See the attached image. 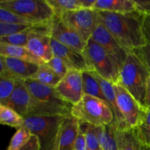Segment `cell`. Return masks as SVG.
<instances>
[{
	"mask_svg": "<svg viewBox=\"0 0 150 150\" xmlns=\"http://www.w3.org/2000/svg\"><path fill=\"white\" fill-rule=\"evenodd\" d=\"M136 11L143 16L150 15V0H134Z\"/></svg>",
	"mask_w": 150,
	"mask_h": 150,
	"instance_id": "36",
	"label": "cell"
},
{
	"mask_svg": "<svg viewBox=\"0 0 150 150\" xmlns=\"http://www.w3.org/2000/svg\"><path fill=\"white\" fill-rule=\"evenodd\" d=\"M18 150H40V142L36 135H32L29 142Z\"/></svg>",
	"mask_w": 150,
	"mask_h": 150,
	"instance_id": "39",
	"label": "cell"
},
{
	"mask_svg": "<svg viewBox=\"0 0 150 150\" xmlns=\"http://www.w3.org/2000/svg\"><path fill=\"white\" fill-rule=\"evenodd\" d=\"M62 21L77 32L86 42L92 37L100 22L97 10L80 9L64 13L59 16Z\"/></svg>",
	"mask_w": 150,
	"mask_h": 150,
	"instance_id": "9",
	"label": "cell"
},
{
	"mask_svg": "<svg viewBox=\"0 0 150 150\" xmlns=\"http://www.w3.org/2000/svg\"><path fill=\"white\" fill-rule=\"evenodd\" d=\"M147 150H150V149H147Z\"/></svg>",
	"mask_w": 150,
	"mask_h": 150,
	"instance_id": "42",
	"label": "cell"
},
{
	"mask_svg": "<svg viewBox=\"0 0 150 150\" xmlns=\"http://www.w3.org/2000/svg\"><path fill=\"white\" fill-rule=\"evenodd\" d=\"M95 132L103 150H118L117 127L114 122L108 125L95 126Z\"/></svg>",
	"mask_w": 150,
	"mask_h": 150,
	"instance_id": "21",
	"label": "cell"
},
{
	"mask_svg": "<svg viewBox=\"0 0 150 150\" xmlns=\"http://www.w3.org/2000/svg\"><path fill=\"white\" fill-rule=\"evenodd\" d=\"M50 35L51 38L80 53L83 52L87 42L57 16L51 23Z\"/></svg>",
	"mask_w": 150,
	"mask_h": 150,
	"instance_id": "13",
	"label": "cell"
},
{
	"mask_svg": "<svg viewBox=\"0 0 150 150\" xmlns=\"http://www.w3.org/2000/svg\"><path fill=\"white\" fill-rule=\"evenodd\" d=\"M51 45L54 55L62 59L70 70L76 69L81 71H89L86 59L82 53L60 43L54 38H51Z\"/></svg>",
	"mask_w": 150,
	"mask_h": 150,
	"instance_id": "15",
	"label": "cell"
},
{
	"mask_svg": "<svg viewBox=\"0 0 150 150\" xmlns=\"http://www.w3.org/2000/svg\"><path fill=\"white\" fill-rule=\"evenodd\" d=\"M45 64L62 79L67 75L69 70H70L67 63L62 59L54 55L51 59V60Z\"/></svg>",
	"mask_w": 150,
	"mask_h": 150,
	"instance_id": "32",
	"label": "cell"
},
{
	"mask_svg": "<svg viewBox=\"0 0 150 150\" xmlns=\"http://www.w3.org/2000/svg\"><path fill=\"white\" fill-rule=\"evenodd\" d=\"M33 24L31 23H0V38L14 35L29 29Z\"/></svg>",
	"mask_w": 150,
	"mask_h": 150,
	"instance_id": "33",
	"label": "cell"
},
{
	"mask_svg": "<svg viewBox=\"0 0 150 150\" xmlns=\"http://www.w3.org/2000/svg\"><path fill=\"white\" fill-rule=\"evenodd\" d=\"M86 59L89 71L95 72L113 84L118 83L120 70L105 49L90 39L82 52Z\"/></svg>",
	"mask_w": 150,
	"mask_h": 150,
	"instance_id": "7",
	"label": "cell"
},
{
	"mask_svg": "<svg viewBox=\"0 0 150 150\" xmlns=\"http://www.w3.org/2000/svg\"><path fill=\"white\" fill-rule=\"evenodd\" d=\"M118 150H147L139 139L136 128L117 130Z\"/></svg>",
	"mask_w": 150,
	"mask_h": 150,
	"instance_id": "20",
	"label": "cell"
},
{
	"mask_svg": "<svg viewBox=\"0 0 150 150\" xmlns=\"http://www.w3.org/2000/svg\"><path fill=\"white\" fill-rule=\"evenodd\" d=\"M82 72L76 69L70 70L54 88L59 96L72 105L79 103L84 95Z\"/></svg>",
	"mask_w": 150,
	"mask_h": 150,
	"instance_id": "11",
	"label": "cell"
},
{
	"mask_svg": "<svg viewBox=\"0 0 150 150\" xmlns=\"http://www.w3.org/2000/svg\"><path fill=\"white\" fill-rule=\"evenodd\" d=\"M119 108L129 129L136 128L145 118L147 107L142 105L119 83L113 84Z\"/></svg>",
	"mask_w": 150,
	"mask_h": 150,
	"instance_id": "8",
	"label": "cell"
},
{
	"mask_svg": "<svg viewBox=\"0 0 150 150\" xmlns=\"http://www.w3.org/2000/svg\"><path fill=\"white\" fill-rule=\"evenodd\" d=\"M32 133L24 126L17 129L10 140L7 150H18L26 144L32 138Z\"/></svg>",
	"mask_w": 150,
	"mask_h": 150,
	"instance_id": "27",
	"label": "cell"
},
{
	"mask_svg": "<svg viewBox=\"0 0 150 150\" xmlns=\"http://www.w3.org/2000/svg\"><path fill=\"white\" fill-rule=\"evenodd\" d=\"M66 117L31 116L24 118L23 126L38 136L40 150H55L60 127Z\"/></svg>",
	"mask_w": 150,
	"mask_h": 150,
	"instance_id": "6",
	"label": "cell"
},
{
	"mask_svg": "<svg viewBox=\"0 0 150 150\" xmlns=\"http://www.w3.org/2000/svg\"><path fill=\"white\" fill-rule=\"evenodd\" d=\"M133 51L144 63L150 75V45H146L140 48L133 50Z\"/></svg>",
	"mask_w": 150,
	"mask_h": 150,
	"instance_id": "35",
	"label": "cell"
},
{
	"mask_svg": "<svg viewBox=\"0 0 150 150\" xmlns=\"http://www.w3.org/2000/svg\"><path fill=\"white\" fill-rule=\"evenodd\" d=\"M0 23H30L28 21L22 18L21 16L1 7H0Z\"/></svg>",
	"mask_w": 150,
	"mask_h": 150,
	"instance_id": "34",
	"label": "cell"
},
{
	"mask_svg": "<svg viewBox=\"0 0 150 150\" xmlns=\"http://www.w3.org/2000/svg\"><path fill=\"white\" fill-rule=\"evenodd\" d=\"M23 82L32 96V108L28 117L71 116L73 105L60 98L54 88L32 79Z\"/></svg>",
	"mask_w": 150,
	"mask_h": 150,
	"instance_id": "2",
	"label": "cell"
},
{
	"mask_svg": "<svg viewBox=\"0 0 150 150\" xmlns=\"http://www.w3.org/2000/svg\"><path fill=\"white\" fill-rule=\"evenodd\" d=\"M54 12L55 16L59 17L62 14L69 11L82 8L81 0H46Z\"/></svg>",
	"mask_w": 150,
	"mask_h": 150,
	"instance_id": "26",
	"label": "cell"
},
{
	"mask_svg": "<svg viewBox=\"0 0 150 150\" xmlns=\"http://www.w3.org/2000/svg\"><path fill=\"white\" fill-rule=\"evenodd\" d=\"M100 22L127 51H133L146 45L142 31L144 16L134 11L121 14L98 11Z\"/></svg>",
	"mask_w": 150,
	"mask_h": 150,
	"instance_id": "1",
	"label": "cell"
},
{
	"mask_svg": "<svg viewBox=\"0 0 150 150\" xmlns=\"http://www.w3.org/2000/svg\"><path fill=\"white\" fill-rule=\"evenodd\" d=\"M149 76V72L140 59L133 51H129L120 72L118 83L143 105H144L146 83Z\"/></svg>",
	"mask_w": 150,
	"mask_h": 150,
	"instance_id": "3",
	"label": "cell"
},
{
	"mask_svg": "<svg viewBox=\"0 0 150 150\" xmlns=\"http://www.w3.org/2000/svg\"><path fill=\"white\" fill-rule=\"evenodd\" d=\"M144 105L148 108H150V76L147 80L146 83V93H145L144 98Z\"/></svg>",
	"mask_w": 150,
	"mask_h": 150,
	"instance_id": "41",
	"label": "cell"
},
{
	"mask_svg": "<svg viewBox=\"0 0 150 150\" xmlns=\"http://www.w3.org/2000/svg\"><path fill=\"white\" fill-rule=\"evenodd\" d=\"M0 122L3 125L18 129L23 126L24 118L12 108L0 104Z\"/></svg>",
	"mask_w": 150,
	"mask_h": 150,
	"instance_id": "25",
	"label": "cell"
},
{
	"mask_svg": "<svg viewBox=\"0 0 150 150\" xmlns=\"http://www.w3.org/2000/svg\"><path fill=\"white\" fill-rule=\"evenodd\" d=\"M0 7L21 16L33 25L48 24L55 17L46 0H1Z\"/></svg>",
	"mask_w": 150,
	"mask_h": 150,
	"instance_id": "5",
	"label": "cell"
},
{
	"mask_svg": "<svg viewBox=\"0 0 150 150\" xmlns=\"http://www.w3.org/2000/svg\"><path fill=\"white\" fill-rule=\"evenodd\" d=\"M86 125L85 127H83L82 125L81 127L84 130L86 135V150H103L97 137L95 126L89 125Z\"/></svg>",
	"mask_w": 150,
	"mask_h": 150,
	"instance_id": "31",
	"label": "cell"
},
{
	"mask_svg": "<svg viewBox=\"0 0 150 150\" xmlns=\"http://www.w3.org/2000/svg\"><path fill=\"white\" fill-rule=\"evenodd\" d=\"M18 79L0 76V104H4L14 91Z\"/></svg>",
	"mask_w": 150,
	"mask_h": 150,
	"instance_id": "30",
	"label": "cell"
},
{
	"mask_svg": "<svg viewBox=\"0 0 150 150\" xmlns=\"http://www.w3.org/2000/svg\"><path fill=\"white\" fill-rule=\"evenodd\" d=\"M136 130L143 146L150 149V108L147 107L144 120L136 127Z\"/></svg>",
	"mask_w": 150,
	"mask_h": 150,
	"instance_id": "29",
	"label": "cell"
},
{
	"mask_svg": "<svg viewBox=\"0 0 150 150\" xmlns=\"http://www.w3.org/2000/svg\"><path fill=\"white\" fill-rule=\"evenodd\" d=\"M51 23L34 25L26 46L35 57L43 63H47L54 57L51 45Z\"/></svg>",
	"mask_w": 150,
	"mask_h": 150,
	"instance_id": "10",
	"label": "cell"
},
{
	"mask_svg": "<svg viewBox=\"0 0 150 150\" xmlns=\"http://www.w3.org/2000/svg\"><path fill=\"white\" fill-rule=\"evenodd\" d=\"M93 10L126 14L136 11L134 0H96Z\"/></svg>",
	"mask_w": 150,
	"mask_h": 150,
	"instance_id": "19",
	"label": "cell"
},
{
	"mask_svg": "<svg viewBox=\"0 0 150 150\" xmlns=\"http://www.w3.org/2000/svg\"><path fill=\"white\" fill-rule=\"evenodd\" d=\"M81 123L73 116L64 119L59 133L55 150H73Z\"/></svg>",
	"mask_w": 150,
	"mask_h": 150,
	"instance_id": "16",
	"label": "cell"
},
{
	"mask_svg": "<svg viewBox=\"0 0 150 150\" xmlns=\"http://www.w3.org/2000/svg\"><path fill=\"white\" fill-rule=\"evenodd\" d=\"M142 31L146 45H150V15L144 16V17Z\"/></svg>",
	"mask_w": 150,
	"mask_h": 150,
	"instance_id": "38",
	"label": "cell"
},
{
	"mask_svg": "<svg viewBox=\"0 0 150 150\" xmlns=\"http://www.w3.org/2000/svg\"><path fill=\"white\" fill-rule=\"evenodd\" d=\"M86 135H85L84 130H83L81 125L77 138L75 142L73 150H86Z\"/></svg>",
	"mask_w": 150,
	"mask_h": 150,
	"instance_id": "37",
	"label": "cell"
},
{
	"mask_svg": "<svg viewBox=\"0 0 150 150\" xmlns=\"http://www.w3.org/2000/svg\"><path fill=\"white\" fill-rule=\"evenodd\" d=\"M13 79L26 81L32 79L38 73L40 64L18 59L0 56Z\"/></svg>",
	"mask_w": 150,
	"mask_h": 150,
	"instance_id": "17",
	"label": "cell"
},
{
	"mask_svg": "<svg viewBox=\"0 0 150 150\" xmlns=\"http://www.w3.org/2000/svg\"><path fill=\"white\" fill-rule=\"evenodd\" d=\"M91 73L93 75L94 77L96 79V80L98 81L99 84L100 85L101 89H102L104 95L105 97V99H106V102L110 105L113 113H114V123L117 125V129L121 130L129 129L127 127V125H126L125 121L121 112H120V108H119L118 103H117V97H116L115 92H114L113 83L109 82L108 81L105 80V79H103L101 76H100L99 75L97 74L95 72H91Z\"/></svg>",
	"mask_w": 150,
	"mask_h": 150,
	"instance_id": "18",
	"label": "cell"
},
{
	"mask_svg": "<svg viewBox=\"0 0 150 150\" xmlns=\"http://www.w3.org/2000/svg\"><path fill=\"white\" fill-rule=\"evenodd\" d=\"M82 78H83L84 95H90V96L106 101L100 85L99 84L96 79L94 77L93 75L91 73V72L83 71L82 72Z\"/></svg>",
	"mask_w": 150,
	"mask_h": 150,
	"instance_id": "23",
	"label": "cell"
},
{
	"mask_svg": "<svg viewBox=\"0 0 150 150\" xmlns=\"http://www.w3.org/2000/svg\"><path fill=\"white\" fill-rule=\"evenodd\" d=\"M91 39L100 45L106 51L120 72L124 65L129 51L123 48L109 31L101 23L98 25L92 34Z\"/></svg>",
	"mask_w": 150,
	"mask_h": 150,
	"instance_id": "12",
	"label": "cell"
},
{
	"mask_svg": "<svg viewBox=\"0 0 150 150\" xmlns=\"http://www.w3.org/2000/svg\"><path fill=\"white\" fill-rule=\"evenodd\" d=\"M71 115L81 124L93 126L108 125L114 122V113L108 103L88 95L73 105Z\"/></svg>",
	"mask_w": 150,
	"mask_h": 150,
	"instance_id": "4",
	"label": "cell"
},
{
	"mask_svg": "<svg viewBox=\"0 0 150 150\" xmlns=\"http://www.w3.org/2000/svg\"><path fill=\"white\" fill-rule=\"evenodd\" d=\"M32 80L35 81L40 83L55 88L62 81V79L59 77L45 63L40 64L38 73L35 75Z\"/></svg>",
	"mask_w": 150,
	"mask_h": 150,
	"instance_id": "24",
	"label": "cell"
},
{
	"mask_svg": "<svg viewBox=\"0 0 150 150\" xmlns=\"http://www.w3.org/2000/svg\"><path fill=\"white\" fill-rule=\"evenodd\" d=\"M34 26V25H33ZM31 26L29 29L23 31V32H18V33L14 34V35H9L7 37L0 38V42L1 43L8 44V45H17V46L26 47L28 42L29 35L32 31V27Z\"/></svg>",
	"mask_w": 150,
	"mask_h": 150,
	"instance_id": "28",
	"label": "cell"
},
{
	"mask_svg": "<svg viewBox=\"0 0 150 150\" xmlns=\"http://www.w3.org/2000/svg\"><path fill=\"white\" fill-rule=\"evenodd\" d=\"M0 76L13 78L12 77L11 74H10V71H9L8 68H7V66H6L5 63L4 62V61H3L1 58H0Z\"/></svg>",
	"mask_w": 150,
	"mask_h": 150,
	"instance_id": "40",
	"label": "cell"
},
{
	"mask_svg": "<svg viewBox=\"0 0 150 150\" xmlns=\"http://www.w3.org/2000/svg\"><path fill=\"white\" fill-rule=\"evenodd\" d=\"M0 56L18 59L23 61L35 63L40 65L43 64L41 60L35 57L26 47L8 45L0 42Z\"/></svg>",
	"mask_w": 150,
	"mask_h": 150,
	"instance_id": "22",
	"label": "cell"
},
{
	"mask_svg": "<svg viewBox=\"0 0 150 150\" xmlns=\"http://www.w3.org/2000/svg\"><path fill=\"white\" fill-rule=\"evenodd\" d=\"M2 105L13 109L23 118L29 116L32 108V96L23 80L18 79L11 96Z\"/></svg>",
	"mask_w": 150,
	"mask_h": 150,
	"instance_id": "14",
	"label": "cell"
}]
</instances>
